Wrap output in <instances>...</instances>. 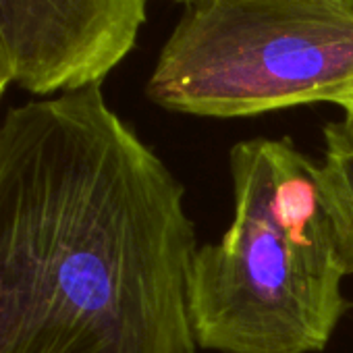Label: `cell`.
I'll list each match as a JSON object with an SVG mask.
<instances>
[{
    "label": "cell",
    "mask_w": 353,
    "mask_h": 353,
    "mask_svg": "<svg viewBox=\"0 0 353 353\" xmlns=\"http://www.w3.org/2000/svg\"><path fill=\"white\" fill-rule=\"evenodd\" d=\"M324 170L353 237V131L341 123L324 127Z\"/></svg>",
    "instance_id": "obj_5"
},
{
    "label": "cell",
    "mask_w": 353,
    "mask_h": 353,
    "mask_svg": "<svg viewBox=\"0 0 353 353\" xmlns=\"http://www.w3.org/2000/svg\"><path fill=\"white\" fill-rule=\"evenodd\" d=\"M332 104H336V106L343 110V123L353 131V85H349L347 90H343V92L334 98Z\"/></svg>",
    "instance_id": "obj_7"
},
{
    "label": "cell",
    "mask_w": 353,
    "mask_h": 353,
    "mask_svg": "<svg viewBox=\"0 0 353 353\" xmlns=\"http://www.w3.org/2000/svg\"><path fill=\"white\" fill-rule=\"evenodd\" d=\"M148 0H0L15 83L48 96L102 83L133 50Z\"/></svg>",
    "instance_id": "obj_4"
},
{
    "label": "cell",
    "mask_w": 353,
    "mask_h": 353,
    "mask_svg": "<svg viewBox=\"0 0 353 353\" xmlns=\"http://www.w3.org/2000/svg\"><path fill=\"white\" fill-rule=\"evenodd\" d=\"M185 190L102 83L0 119V353H196Z\"/></svg>",
    "instance_id": "obj_1"
},
{
    "label": "cell",
    "mask_w": 353,
    "mask_h": 353,
    "mask_svg": "<svg viewBox=\"0 0 353 353\" xmlns=\"http://www.w3.org/2000/svg\"><path fill=\"white\" fill-rule=\"evenodd\" d=\"M11 81H15L13 63H11V57H9V50H7V44H5V38H3V32H0V98H3L7 85Z\"/></svg>",
    "instance_id": "obj_6"
},
{
    "label": "cell",
    "mask_w": 353,
    "mask_h": 353,
    "mask_svg": "<svg viewBox=\"0 0 353 353\" xmlns=\"http://www.w3.org/2000/svg\"><path fill=\"white\" fill-rule=\"evenodd\" d=\"M233 219L190 274L196 345L219 353H316L349 303L353 237L324 164L289 137L231 150Z\"/></svg>",
    "instance_id": "obj_2"
},
{
    "label": "cell",
    "mask_w": 353,
    "mask_h": 353,
    "mask_svg": "<svg viewBox=\"0 0 353 353\" xmlns=\"http://www.w3.org/2000/svg\"><path fill=\"white\" fill-rule=\"evenodd\" d=\"M145 85L172 112L239 119L334 102L353 85V5L343 0H196Z\"/></svg>",
    "instance_id": "obj_3"
},
{
    "label": "cell",
    "mask_w": 353,
    "mask_h": 353,
    "mask_svg": "<svg viewBox=\"0 0 353 353\" xmlns=\"http://www.w3.org/2000/svg\"><path fill=\"white\" fill-rule=\"evenodd\" d=\"M170 3H179V5H192V3H196V0H170ZM343 3H349V5H353V0H343Z\"/></svg>",
    "instance_id": "obj_8"
}]
</instances>
